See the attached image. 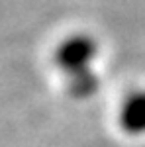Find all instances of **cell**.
<instances>
[{
	"label": "cell",
	"instance_id": "obj_1",
	"mask_svg": "<svg viewBox=\"0 0 145 147\" xmlns=\"http://www.w3.org/2000/svg\"><path fill=\"white\" fill-rule=\"evenodd\" d=\"M96 55V43L86 35H75L63 41L57 49V65L71 77L86 73Z\"/></svg>",
	"mask_w": 145,
	"mask_h": 147
},
{
	"label": "cell",
	"instance_id": "obj_2",
	"mask_svg": "<svg viewBox=\"0 0 145 147\" xmlns=\"http://www.w3.org/2000/svg\"><path fill=\"white\" fill-rule=\"evenodd\" d=\"M120 124L127 134H143L145 131V92L134 94L123 102Z\"/></svg>",
	"mask_w": 145,
	"mask_h": 147
}]
</instances>
